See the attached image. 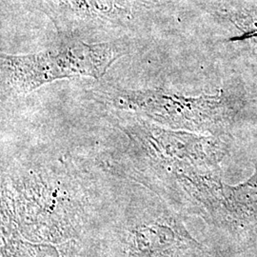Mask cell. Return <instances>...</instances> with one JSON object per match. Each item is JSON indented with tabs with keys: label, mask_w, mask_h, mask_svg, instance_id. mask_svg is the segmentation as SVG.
<instances>
[{
	"label": "cell",
	"mask_w": 257,
	"mask_h": 257,
	"mask_svg": "<svg viewBox=\"0 0 257 257\" xmlns=\"http://www.w3.org/2000/svg\"><path fill=\"white\" fill-rule=\"evenodd\" d=\"M122 131L128 139L127 150L109 168L147 187L195 168H214L219 159L218 146L211 138L145 119L128 122Z\"/></svg>",
	"instance_id": "1"
},
{
	"label": "cell",
	"mask_w": 257,
	"mask_h": 257,
	"mask_svg": "<svg viewBox=\"0 0 257 257\" xmlns=\"http://www.w3.org/2000/svg\"><path fill=\"white\" fill-rule=\"evenodd\" d=\"M127 49L113 42L63 41L60 45L29 55H0L1 91L5 95L33 92L55 80L99 79Z\"/></svg>",
	"instance_id": "2"
},
{
	"label": "cell",
	"mask_w": 257,
	"mask_h": 257,
	"mask_svg": "<svg viewBox=\"0 0 257 257\" xmlns=\"http://www.w3.org/2000/svg\"><path fill=\"white\" fill-rule=\"evenodd\" d=\"M95 100L116 110L132 111L164 127L215 133L230 116L223 93L188 96L162 89L128 90L97 87Z\"/></svg>",
	"instance_id": "3"
},
{
	"label": "cell",
	"mask_w": 257,
	"mask_h": 257,
	"mask_svg": "<svg viewBox=\"0 0 257 257\" xmlns=\"http://www.w3.org/2000/svg\"><path fill=\"white\" fill-rule=\"evenodd\" d=\"M197 245L175 217L166 214L138 216L128 225L124 257H175L180 249Z\"/></svg>",
	"instance_id": "4"
},
{
	"label": "cell",
	"mask_w": 257,
	"mask_h": 257,
	"mask_svg": "<svg viewBox=\"0 0 257 257\" xmlns=\"http://www.w3.org/2000/svg\"><path fill=\"white\" fill-rule=\"evenodd\" d=\"M56 15L55 25L64 39L76 40V37L107 24H119L123 11L110 0H52Z\"/></svg>",
	"instance_id": "5"
},
{
	"label": "cell",
	"mask_w": 257,
	"mask_h": 257,
	"mask_svg": "<svg viewBox=\"0 0 257 257\" xmlns=\"http://www.w3.org/2000/svg\"><path fill=\"white\" fill-rule=\"evenodd\" d=\"M243 26L238 27V35L231 37L230 41L257 60V20H251L248 23L245 22Z\"/></svg>",
	"instance_id": "6"
},
{
	"label": "cell",
	"mask_w": 257,
	"mask_h": 257,
	"mask_svg": "<svg viewBox=\"0 0 257 257\" xmlns=\"http://www.w3.org/2000/svg\"><path fill=\"white\" fill-rule=\"evenodd\" d=\"M133 3H137V4H152V3H156L160 0H127Z\"/></svg>",
	"instance_id": "7"
}]
</instances>
